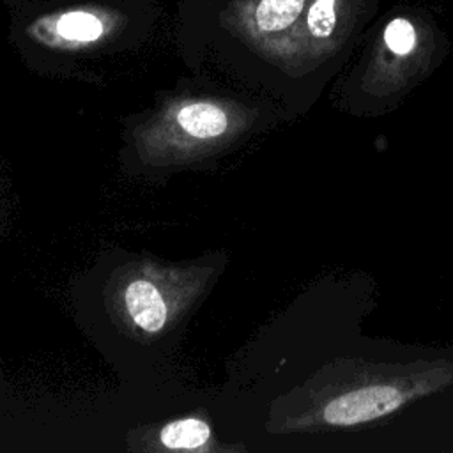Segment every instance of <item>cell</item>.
<instances>
[{"label":"cell","instance_id":"obj_1","mask_svg":"<svg viewBox=\"0 0 453 453\" xmlns=\"http://www.w3.org/2000/svg\"><path fill=\"white\" fill-rule=\"evenodd\" d=\"M363 0H310L288 48L331 50L342 42L359 14Z\"/></svg>","mask_w":453,"mask_h":453},{"label":"cell","instance_id":"obj_2","mask_svg":"<svg viewBox=\"0 0 453 453\" xmlns=\"http://www.w3.org/2000/svg\"><path fill=\"white\" fill-rule=\"evenodd\" d=\"M402 400V393L393 386H366L331 400L324 409V419L331 425H357L389 414Z\"/></svg>","mask_w":453,"mask_h":453},{"label":"cell","instance_id":"obj_3","mask_svg":"<svg viewBox=\"0 0 453 453\" xmlns=\"http://www.w3.org/2000/svg\"><path fill=\"white\" fill-rule=\"evenodd\" d=\"M310 0H250L241 9L246 27L257 37L288 48L290 37Z\"/></svg>","mask_w":453,"mask_h":453},{"label":"cell","instance_id":"obj_4","mask_svg":"<svg viewBox=\"0 0 453 453\" xmlns=\"http://www.w3.org/2000/svg\"><path fill=\"white\" fill-rule=\"evenodd\" d=\"M126 306L134 320L145 331H159L166 322V304L161 292L145 280H136L126 288Z\"/></svg>","mask_w":453,"mask_h":453},{"label":"cell","instance_id":"obj_5","mask_svg":"<svg viewBox=\"0 0 453 453\" xmlns=\"http://www.w3.org/2000/svg\"><path fill=\"white\" fill-rule=\"evenodd\" d=\"M53 30L67 42H94L104 34L106 25L96 11L71 9L55 16Z\"/></svg>","mask_w":453,"mask_h":453},{"label":"cell","instance_id":"obj_6","mask_svg":"<svg viewBox=\"0 0 453 453\" xmlns=\"http://www.w3.org/2000/svg\"><path fill=\"white\" fill-rule=\"evenodd\" d=\"M179 126L191 136L212 138L226 129V113L212 103H189L177 111Z\"/></svg>","mask_w":453,"mask_h":453},{"label":"cell","instance_id":"obj_7","mask_svg":"<svg viewBox=\"0 0 453 453\" xmlns=\"http://www.w3.org/2000/svg\"><path fill=\"white\" fill-rule=\"evenodd\" d=\"M209 435L207 423L188 418L166 425L161 432V442L172 449H193L205 444Z\"/></svg>","mask_w":453,"mask_h":453}]
</instances>
